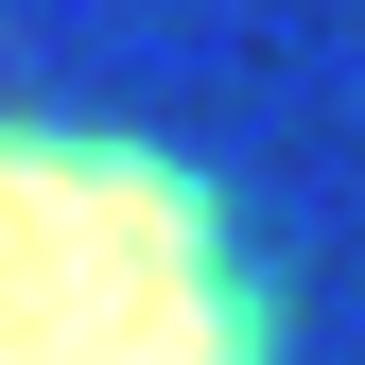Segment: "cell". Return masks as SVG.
<instances>
[{
	"label": "cell",
	"instance_id": "6da1fadb",
	"mask_svg": "<svg viewBox=\"0 0 365 365\" xmlns=\"http://www.w3.org/2000/svg\"><path fill=\"white\" fill-rule=\"evenodd\" d=\"M0 365H261V279L192 174L0 122Z\"/></svg>",
	"mask_w": 365,
	"mask_h": 365
}]
</instances>
